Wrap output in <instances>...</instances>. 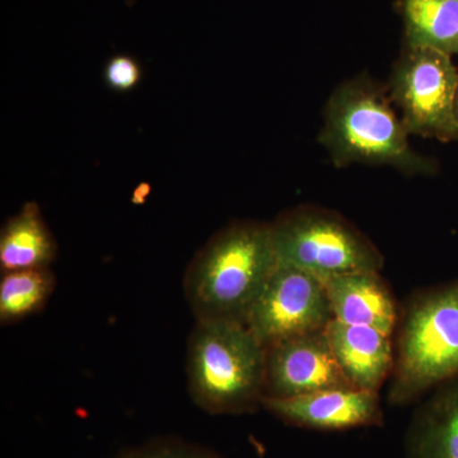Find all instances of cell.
<instances>
[{
  "label": "cell",
  "mask_w": 458,
  "mask_h": 458,
  "mask_svg": "<svg viewBox=\"0 0 458 458\" xmlns=\"http://www.w3.org/2000/svg\"><path fill=\"white\" fill-rule=\"evenodd\" d=\"M408 458H458V378L419 406L405 438Z\"/></svg>",
  "instance_id": "12"
},
{
  "label": "cell",
  "mask_w": 458,
  "mask_h": 458,
  "mask_svg": "<svg viewBox=\"0 0 458 458\" xmlns=\"http://www.w3.org/2000/svg\"><path fill=\"white\" fill-rule=\"evenodd\" d=\"M267 348L245 324L199 321L188 343L189 394L204 411L237 415L261 408Z\"/></svg>",
  "instance_id": "4"
},
{
  "label": "cell",
  "mask_w": 458,
  "mask_h": 458,
  "mask_svg": "<svg viewBox=\"0 0 458 458\" xmlns=\"http://www.w3.org/2000/svg\"><path fill=\"white\" fill-rule=\"evenodd\" d=\"M105 81L111 89L126 92L140 84L141 69L140 63L129 55H116L105 66Z\"/></svg>",
  "instance_id": "17"
},
{
  "label": "cell",
  "mask_w": 458,
  "mask_h": 458,
  "mask_svg": "<svg viewBox=\"0 0 458 458\" xmlns=\"http://www.w3.org/2000/svg\"><path fill=\"white\" fill-rule=\"evenodd\" d=\"M261 408L288 426L321 432H342L384 424L378 393L354 387L333 388L285 399L264 397Z\"/></svg>",
  "instance_id": "9"
},
{
  "label": "cell",
  "mask_w": 458,
  "mask_h": 458,
  "mask_svg": "<svg viewBox=\"0 0 458 458\" xmlns=\"http://www.w3.org/2000/svg\"><path fill=\"white\" fill-rule=\"evenodd\" d=\"M458 71L452 55L405 47L391 80V98L409 134L454 141Z\"/></svg>",
  "instance_id": "6"
},
{
  "label": "cell",
  "mask_w": 458,
  "mask_h": 458,
  "mask_svg": "<svg viewBox=\"0 0 458 458\" xmlns=\"http://www.w3.org/2000/svg\"><path fill=\"white\" fill-rule=\"evenodd\" d=\"M276 267L270 223H232L190 262L183 292L197 321L246 324Z\"/></svg>",
  "instance_id": "1"
},
{
  "label": "cell",
  "mask_w": 458,
  "mask_h": 458,
  "mask_svg": "<svg viewBox=\"0 0 458 458\" xmlns=\"http://www.w3.org/2000/svg\"><path fill=\"white\" fill-rule=\"evenodd\" d=\"M117 458H221L218 454L176 437H159L123 452Z\"/></svg>",
  "instance_id": "16"
},
{
  "label": "cell",
  "mask_w": 458,
  "mask_h": 458,
  "mask_svg": "<svg viewBox=\"0 0 458 458\" xmlns=\"http://www.w3.org/2000/svg\"><path fill=\"white\" fill-rule=\"evenodd\" d=\"M348 387L325 330L267 346L264 397L285 399Z\"/></svg>",
  "instance_id": "8"
},
{
  "label": "cell",
  "mask_w": 458,
  "mask_h": 458,
  "mask_svg": "<svg viewBox=\"0 0 458 458\" xmlns=\"http://www.w3.org/2000/svg\"><path fill=\"white\" fill-rule=\"evenodd\" d=\"M57 247L36 203H26L0 232V269H42L55 260Z\"/></svg>",
  "instance_id": "13"
},
{
  "label": "cell",
  "mask_w": 458,
  "mask_h": 458,
  "mask_svg": "<svg viewBox=\"0 0 458 458\" xmlns=\"http://www.w3.org/2000/svg\"><path fill=\"white\" fill-rule=\"evenodd\" d=\"M454 141H458V93H457V99H456V111H454Z\"/></svg>",
  "instance_id": "18"
},
{
  "label": "cell",
  "mask_w": 458,
  "mask_h": 458,
  "mask_svg": "<svg viewBox=\"0 0 458 458\" xmlns=\"http://www.w3.org/2000/svg\"><path fill=\"white\" fill-rule=\"evenodd\" d=\"M334 319L354 327L377 328L394 335L400 310L377 271H355L324 280Z\"/></svg>",
  "instance_id": "11"
},
{
  "label": "cell",
  "mask_w": 458,
  "mask_h": 458,
  "mask_svg": "<svg viewBox=\"0 0 458 458\" xmlns=\"http://www.w3.org/2000/svg\"><path fill=\"white\" fill-rule=\"evenodd\" d=\"M55 286L49 267L9 271L0 280V321L12 324L45 306Z\"/></svg>",
  "instance_id": "15"
},
{
  "label": "cell",
  "mask_w": 458,
  "mask_h": 458,
  "mask_svg": "<svg viewBox=\"0 0 458 458\" xmlns=\"http://www.w3.org/2000/svg\"><path fill=\"white\" fill-rule=\"evenodd\" d=\"M334 357L352 387L379 393L393 372V335L333 319L325 328Z\"/></svg>",
  "instance_id": "10"
},
{
  "label": "cell",
  "mask_w": 458,
  "mask_h": 458,
  "mask_svg": "<svg viewBox=\"0 0 458 458\" xmlns=\"http://www.w3.org/2000/svg\"><path fill=\"white\" fill-rule=\"evenodd\" d=\"M394 333L390 405H409L457 379L458 279L410 298Z\"/></svg>",
  "instance_id": "3"
},
{
  "label": "cell",
  "mask_w": 458,
  "mask_h": 458,
  "mask_svg": "<svg viewBox=\"0 0 458 458\" xmlns=\"http://www.w3.org/2000/svg\"><path fill=\"white\" fill-rule=\"evenodd\" d=\"M333 319L324 283L304 271L278 265L245 325L267 348L324 331Z\"/></svg>",
  "instance_id": "7"
},
{
  "label": "cell",
  "mask_w": 458,
  "mask_h": 458,
  "mask_svg": "<svg viewBox=\"0 0 458 458\" xmlns=\"http://www.w3.org/2000/svg\"><path fill=\"white\" fill-rule=\"evenodd\" d=\"M270 225L279 267L304 271L321 282L384 267L375 243L331 210L303 205L280 214Z\"/></svg>",
  "instance_id": "5"
},
{
  "label": "cell",
  "mask_w": 458,
  "mask_h": 458,
  "mask_svg": "<svg viewBox=\"0 0 458 458\" xmlns=\"http://www.w3.org/2000/svg\"><path fill=\"white\" fill-rule=\"evenodd\" d=\"M409 135L388 99L361 78L334 90L319 143L339 167L388 165L408 174H436V164L410 146Z\"/></svg>",
  "instance_id": "2"
},
{
  "label": "cell",
  "mask_w": 458,
  "mask_h": 458,
  "mask_svg": "<svg viewBox=\"0 0 458 458\" xmlns=\"http://www.w3.org/2000/svg\"><path fill=\"white\" fill-rule=\"evenodd\" d=\"M409 47L458 55V0H400Z\"/></svg>",
  "instance_id": "14"
}]
</instances>
